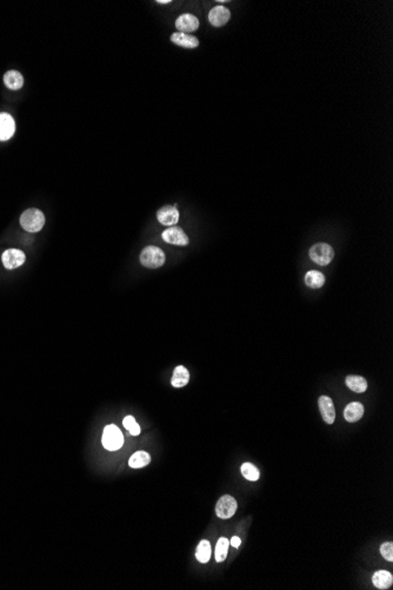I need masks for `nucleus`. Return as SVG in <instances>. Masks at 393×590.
<instances>
[{
  "mask_svg": "<svg viewBox=\"0 0 393 590\" xmlns=\"http://www.w3.org/2000/svg\"><path fill=\"white\" fill-rule=\"evenodd\" d=\"M165 259L166 257H165L163 250L153 245L146 246L140 253V263L149 269H157V267L163 266Z\"/></svg>",
  "mask_w": 393,
  "mask_h": 590,
  "instance_id": "obj_1",
  "label": "nucleus"
},
{
  "mask_svg": "<svg viewBox=\"0 0 393 590\" xmlns=\"http://www.w3.org/2000/svg\"><path fill=\"white\" fill-rule=\"evenodd\" d=\"M20 224L27 232H38L45 224V216L38 209H29L20 217Z\"/></svg>",
  "mask_w": 393,
  "mask_h": 590,
  "instance_id": "obj_2",
  "label": "nucleus"
},
{
  "mask_svg": "<svg viewBox=\"0 0 393 590\" xmlns=\"http://www.w3.org/2000/svg\"><path fill=\"white\" fill-rule=\"evenodd\" d=\"M102 442L105 449H108L110 451H115L123 447L124 436L119 428L111 424L104 429Z\"/></svg>",
  "mask_w": 393,
  "mask_h": 590,
  "instance_id": "obj_3",
  "label": "nucleus"
},
{
  "mask_svg": "<svg viewBox=\"0 0 393 590\" xmlns=\"http://www.w3.org/2000/svg\"><path fill=\"white\" fill-rule=\"evenodd\" d=\"M310 257L318 265L326 266L332 262L334 251L332 246L326 244V243H317L310 249Z\"/></svg>",
  "mask_w": 393,
  "mask_h": 590,
  "instance_id": "obj_4",
  "label": "nucleus"
},
{
  "mask_svg": "<svg viewBox=\"0 0 393 590\" xmlns=\"http://www.w3.org/2000/svg\"><path fill=\"white\" fill-rule=\"evenodd\" d=\"M238 508L237 501L230 495H224L219 499L216 506V514L219 519L227 520L236 514Z\"/></svg>",
  "mask_w": 393,
  "mask_h": 590,
  "instance_id": "obj_5",
  "label": "nucleus"
},
{
  "mask_svg": "<svg viewBox=\"0 0 393 590\" xmlns=\"http://www.w3.org/2000/svg\"><path fill=\"white\" fill-rule=\"evenodd\" d=\"M161 237H163L164 241L168 243V244L173 245L185 246L188 245L189 243V239L187 236H186L184 230L181 228H177V226H172V228L165 230V231L161 233Z\"/></svg>",
  "mask_w": 393,
  "mask_h": 590,
  "instance_id": "obj_6",
  "label": "nucleus"
},
{
  "mask_svg": "<svg viewBox=\"0 0 393 590\" xmlns=\"http://www.w3.org/2000/svg\"><path fill=\"white\" fill-rule=\"evenodd\" d=\"M25 253H24L22 250L18 249H8L2 256L3 264H4V266L9 270H13L22 266L23 264L25 263Z\"/></svg>",
  "mask_w": 393,
  "mask_h": 590,
  "instance_id": "obj_7",
  "label": "nucleus"
},
{
  "mask_svg": "<svg viewBox=\"0 0 393 590\" xmlns=\"http://www.w3.org/2000/svg\"><path fill=\"white\" fill-rule=\"evenodd\" d=\"M199 25H201V23H199L198 18H197L195 16L191 15V13H184V15L179 16L177 20H175V27H177V30L179 32L186 34H188L189 32H194V31L199 29Z\"/></svg>",
  "mask_w": 393,
  "mask_h": 590,
  "instance_id": "obj_8",
  "label": "nucleus"
},
{
  "mask_svg": "<svg viewBox=\"0 0 393 590\" xmlns=\"http://www.w3.org/2000/svg\"><path fill=\"white\" fill-rule=\"evenodd\" d=\"M157 218L160 224L171 226L179 221V211L177 205H165L157 212Z\"/></svg>",
  "mask_w": 393,
  "mask_h": 590,
  "instance_id": "obj_9",
  "label": "nucleus"
},
{
  "mask_svg": "<svg viewBox=\"0 0 393 590\" xmlns=\"http://www.w3.org/2000/svg\"><path fill=\"white\" fill-rule=\"evenodd\" d=\"M231 18L230 10L223 5L215 6L209 13V22L216 27L224 26Z\"/></svg>",
  "mask_w": 393,
  "mask_h": 590,
  "instance_id": "obj_10",
  "label": "nucleus"
},
{
  "mask_svg": "<svg viewBox=\"0 0 393 590\" xmlns=\"http://www.w3.org/2000/svg\"><path fill=\"white\" fill-rule=\"evenodd\" d=\"M16 131V123L9 113H0V140L12 138Z\"/></svg>",
  "mask_w": 393,
  "mask_h": 590,
  "instance_id": "obj_11",
  "label": "nucleus"
},
{
  "mask_svg": "<svg viewBox=\"0 0 393 590\" xmlns=\"http://www.w3.org/2000/svg\"><path fill=\"white\" fill-rule=\"evenodd\" d=\"M318 404L324 421H325L327 424H332L334 420H336V409H334L332 400L327 396H322L319 397Z\"/></svg>",
  "mask_w": 393,
  "mask_h": 590,
  "instance_id": "obj_12",
  "label": "nucleus"
},
{
  "mask_svg": "<svg viewBox=\"0 0 393 590\" xmlns=\"http://www.w3.org/2000/svg\"><path fill=\"white\" fill-rule=\"evenodd\" d=\"M171 42L180 47H185V49H195V47L199 46L198 38L181 32H175L172 34Z\"/></svg>",
  "mask_w": 393,
  "mask_h": 590,
  "instance_id": "obj_13",
  "label": "nucleus"
},
{
  "mask_svg": "<svg viewBox=\"0 0 393 590\" xmlns=\"http://www.w3.org/2000/svg\"><path fill=\"white\" fill-rule=\"evenodd\" d=\"M363 415L364 407L363 404L359 402L350 403L349 406L345 408V410H344V417H345V420L347 422H350V423L358 422L361 417H363Z\"/></svg>",
  "mask_w": 393,
  "mask_h": 590,
  "instance_id": "obj_14",
  "label": "nucleus"
},
{
  "mask_svg": "<svg viewBox=\"0 0 393 590\" xmlns=\"http://www.w3.org/2000/svg\"><path fill=\"white\" fill-rule=\"evenodd\" d=\"M4 83L10 90H19L24 85V78L20 72L11 70L6 72L4 75Z\"/></svg>",
  "mask_w": 393,
  "mask_h": 590,
  "instance_id": "obj_15",
  "label": "nucleus"
},
{
  "mask_svg": "<svg viewBox=\"0 0 393 590\" xmlns=\"http://www.w3.org/2000/svg\"><path fill=\"white\" fill-rule=\"evenodd\" d=\"M189 380V372L188 370L182 365H178L174 369L173 376H172L171 384L174 387H182L188 383Z\"/></svg>",
  "mask_w": 393,
  "mask_h": 590,
  "instance_id": "obj_16",
  "label": "nucleus"
},
{
  "mask_svg": "<svg viewBox=\"0 0 393 590\" xmlns=\"http://www.w3.org/2000/svg\"><path fill=\"white\" fill-rule=\"evenodd\" d=\"M373 584L375 588L378 589H387L392 585L393 583V576L391 572L386 570H379L373 575Z\"/></svg>",
  "mask_w": 393,
  "mask_h": 590,
  "instance_id": "obj_17",
  "label": "nucleus"
},
{
  "mask_svg": "<svg viewBox=\"0 0 393 590\" xmlns=\"http://www.w3.org/2000/svg\"><path fill=\"white\" fill-rule=\"evenodd\" d=\"M346 385L354 392H364L367 390V380L364 377L358 375H351L346 377Z\"/></svg>",
  "mask_w": 393,
  "mask_h": 590,
  "instance_id": "obj_18",
  "label": "nucleus"
},
{
  "mask_svg": "<svg viewBox=\"0 0 393 590\" xmlns=\"http://www.w3.org/2000/svg\"><path fill=\"white\" fill-rule=\"evenodd\" d=\"M325 283V276L317 270H310L305 274V284L312 289H319Z\"/></svg>",
  "mask_w": 393,
  "mask_h": 590,
  "instance_id": "obj_19",
  "label": "nucleus"
},
{
  "mask_svg": "<svg viewBox=\"0 0 393 590\" xmlns=\"http://www.w3.org/2000/svg\"><path fill=\"white\" fill-rule=\"evenodd\" d=\"M151 463V456L146 451H137L129 459V465L133 469L144 468Z\"/></svg>",
  "mask_w": 393,
  "mask_h": 590,
  "instance_id": "obj_20",
  "label": "nucleus"
},
{
  "mask_svg": "<svg viewBox=\"0 0 393 590\" xmlns=\"http://www.w3.org/2000/svg\"><path fill=\"white\" fill-rule=\"evenodd\" d=\"M195 557L201 563H208L211 558V544L209 541L203 540L198 544L195 551Z\"/></svg>",
  "mask_w": 393,
  "mask_h": 590,
  "instance_id": "obj_21",
  "label": "nucleus"
},
{
  "mask_svg": "<svg viewBox=\"0 0 393 590\" xmlns=\"http://www.w3.org/2000/svg\"><path fill=\"white\" fill-rule=\"evenodd\" d=\"M230 541L226 537H220L216 545V561L223 562L227 557V550H229Z\"/></svg>",
  "mask_w": 393,
  "mask_h": 590,
  "instance_id": "obj_22",
  "label": "nucleus"
},
{
  "mask_svg": "<svg viewBox=\"0 0 393 590\" xmlns=\"http://www.w3.org/2000/svg\"><path fill=\"white\" fill-rule=\"evenodd\" d=\"M241 474H243V476L247 479V481L252 482L258 481L260 477L259 470H258L253 464H251V463H244V464L241 465Z\"/></svg>",
  "mask_w": 393,
  "mask_h": 590,
  "instance_id": "obj_23",
  "label": "nucleus"
},
{
  "mask_svg": "<svg viewBox=\"0 0 393 590\" xmlns=\"http://www.w3.org/2000/svg\"><path fill=\"white\" fill-rule=\"evenodd\" d=\"M123 424L132 436H138L140 434V425L137 423L133 416H126L124 418Z\"/></svg>",
  "mask_w": 393,
  "mask_h": 590,
  "instance_id": "obj_24",
  "label": "nucleus"
},
{
  "mask_svg": "<svg viewBox=\"0 0 393 590\" xmlns=\"http://www.w3.org/2000/svg\"><path fill=\"white\" fill-rule=\"evenodd\" d=\"M381 556L389 562L393 561V544L391 542H386L380 547Z\"/></svg>",
  "mask_w": 393,
  "mask_h": 590,
  "instance_id": "obj_25",
  "label": "nucleus"
},
{
  "mask_svg": "<svg viewBox=\"0 0 393 590\" xmlns=\"http://www.w3.org/2000/svg\"><path fill=\"white\" fill-rule=\"evenodd\" d=\"M230 542H231V544H232L234 548H239V545H240V543H241L240 538H239V537H237V536H233V537H232V540H231Z\"/></svg>",
  "mask_w": 393,
  "mask_h": 590,
  "instance_id": "obj_26",
  "label": "nucleus"
},
{
  "mask_svg": "<svg viewBox=\"0 0 393 590\" xmlns=\"http://www.w3.org/2000/svg\"><path fill=\"white\" fill-rule=\"evenodd\" d=\"M157 4H163V5H166V4H171V0H158Z\"/></svg>",
  "mask_w": 393,
  "mask_h": 590,
  "instance_id": "obj_27",
  "label": "nucleus"
}]
</instances>
